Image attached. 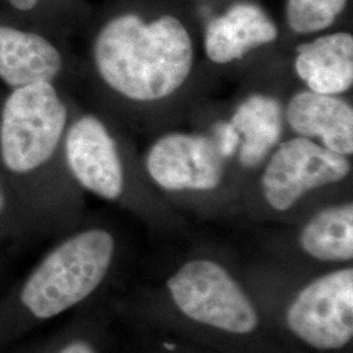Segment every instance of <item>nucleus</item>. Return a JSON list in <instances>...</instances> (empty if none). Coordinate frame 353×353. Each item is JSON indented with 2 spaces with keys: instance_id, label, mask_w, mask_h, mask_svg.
<instances>
[{
  "instance_id": "obj_17",
  "label": "nucleus",
  "mask_w": 353,
  "mask_h": 353,
  "mask_svg": "<svg viewBox=\"0 0 353 353\" xmlns=\"http://www.w3.org/2000/svg\"><path fill=\"white\" fill-rule=\"evenodd\" d=\"M59 353H96V351L89 345L88 343L76 341V343L67 345L63 351H61Z\"/></svg>"
},
{
  "instance_id": "obj_5",
  "label": "nucleus",
  "mask_w": 353,
  "mask_h": 353,
  "mask_svg": "<svg viewBox=\"0 0 353 353\" xmlns=\"http://www.w3.org/2000/svg\"><path fill=\"white\" fill-rule=\"evenodd\" d=\"M294 336L319 351H336L353 336V270L343 268L313 280L287 310Z\"/></svg>"
},
{
  "instance_id": "obj_10",
  "label": "nucleus",
  "mask_w": 353,
  "mask_h": 353,
  "mask_svg": "<svg viewBox=\"0 0 353 353\" xmlns=\"http://www.w3.org/2000/svg\"><path fill=\"white\" fill-rule=\"evenodd\" d=\"M278 38V28L258 6L239 3L207 26L204 49L210 61L228 64Z\"/></svg>"
},
{
  "instance_id": "obj_18",
  "label": "nucleus",
  "mask_w": 353,
  "mask_h": 353,
  "mask_svg": "<svg viewBox=\"0 0 353 353\" xmlns=\"http://www.w3.org/2000/svg\"><path fill=\"white\" fill-rule=\"evenodd\" d=\"M13 8L19 11H30L38 4V0H8Z\"/></svg>"
},
{
  "instance_id": "obj_14",
  "label": "nucleus",
  "mask_w": 353,
  "mask_h": 353,
  "mask_svg": "<svg viewBox=\"0 0 353 353\" xmlns=\"http://www.w3.org/2000/svg\"><path fill=\"white\" fill-rule=\"evenodd\" d=\"M300 245L303 252L318 261H352V203L332 205L314 214L303 225Z\"/></svg>"
},
{
  "instance_id": "obj_12",
  "label": "nucleus",
  "mask_w": 353,
  "mask_h": 353,
  "mask_svg": "<svg viewBox=\"0 0 353 353\" xmlns=\"http://www.w3.org/2000/svg\"><path fill=\"white\" fill-rule=\"evenodd\" d=\"M63 58L59 50L37 33L0 26V79L20 88L59 75Z\"/></svg>"
},
{
  "instance_id": "obj_2",
  "label": "nucleus",
  "mask_w": 353,
  "mask_h": 353,
  "mask_svg": "<svg viewBox=\"0 0 353 353\" xmlns=\"http://www.w3.org/2000/svg\"><path fill=\"white\" fill-rule=\"evenodd\" d=\"M113 236L90 229L64 241L45 258L21 293L37 318H51L87 299L101 283L113 259Z\"/></svg>"
},
{
  "instance_id": "obj_11",
  "label": "nucleus",
  "mask_w": 353,
  "mask_h": 353,
  "mask_svg": "<svg viewBox=\"0 0 353 353\" xmlns=\"http://www.w3.org/2000/svg\"><path fill=\"white\" fill-rule=\"evenodd\" d=\"M294 71L307 90L330 96L348 92L353 84L352 36L339 32L301 43Z\"/></svg>"
},
{
  "instance_id": "obj_4",
  "label": "nucleus",
  "mask_w": 353,
  "mask_h": 353,
  "mask_svg": "<svg viewBox=\"0 0 353 353\" xmlns=\"http://www.w3.org/2000/svg\"><path fill=\"white\" fill-rule=\"evenodd\" d=\"M173 303L185 316L210 327L232 334H250L258 313L227 270L214 261L195 259L168 280Z\"/></svg>"
},
{
  "instance_id": "obj_19",
  "label": "nucleus",
  "mask_w": 353,
  "mask_h": 353,
  "mask_svg": "<svg viewBox=\"0 0 353 353\" xmlns=\"http://www.w3.org/2000/svg\"><path fill=\"white\" fill-rule=\"evenodd\" d=\"M4 203H6V196H4V192H3V189H1V186H0V212H1L3 208H4Z\"/></svg>"
},
{
  "instance_id": "obj_9",
  "label": "nucleus",
  "mask_w": 353,
  "mask_h": 353,
  "mask_svg": "<svg viewBox=\"0 0 353 353\" xmlns=\"http://www.w3.org/2000/svg\"><path fill=\"white\" fill-rule=\"evenodd\" d=\"M285 118L297 137L318 139L325 148L345 157L352 154V106L339 96L299 92L288 102Z\"/></svg>"
},
{
  "instance_id": "obj_3",
  "label": "nucleus",
  "mask_w": 353,
  "mask_h": 353,
  "mask_svg": "<svg viewBox=\"0 0 353 353\" xmlns=\"http://www.w3.org/2000/svg\"><path fill=\"white\" fill-rule=\"evenodd\" d=\"M67 123V108L52 83L14 88L0 117V157L13 173H29L55 153Z\"/></svg>"
},
{
  "instance_id": "obj_8",
  "label": "nucleus",
  "mask_w": 353,
  "mask_h": 353,
  "mask_svg": "<svg viewBox=\"0 0 353 353\" xmlns=\"http://www.w3.org/2000/svg\"><path fill=\"white\" fill-rule=\"evenodd\" d=\"M65 160L76 181L108 201L121 196L125 185L123 166L109 130L97 117L84 115L68 128Z\"/></svg>"
},
{
  "instance_id": "obj_6",
  "label": "nucleus",
  "mask_w": 353,
  "mask_h": 353,
  "mask_svg": "<svg viewBox=\"0 0 353 353\" xmlns=\"http://www.w3.org/2000/svg\"><path fill=\"white\" fill-rule=\"evenodd\" d=\"M351 172L345 156L306 138H293L271 152L261 179L265 202L284 212L312 190L338 183Z\"/></svg>"
},
{
  "instance_id": "obj_13",
  "label": "nucleus",
  "mask_w": 353,
  "mask_h": 353,
  "mask_svg": "<svg viewBox=\"0 0 353 353\" xmlns=\"http://www.w3.org/2000/svg\"><path fill=\"white\" fill-rule=\"evenodd\" d=\"M240 137L239 160L245 168L261 164L279 144L284 113L275 99L252 94L241 102L229 121Z\"/></svg>"
},
{
  "instance_id": "obj_1",
  "label": "nucleus",
  "mask_w": 353,
  "mask_h": 353,
  "mask_svg": "<svg viewBox=\"0 0 353 353\" xmlns=\"http://www.w3.org/2000/svg\"><path fill=\"white\" fill-rule=\"evenodd\" d=\"M93 59L103 83L118 94L132 101H159L189 79L194 46L174 16L144 23L137 14H122L97 34Z\"/></svg>"
},
{
  "instance_id": "obj_15",
  "label": "nucleus",
  "mask_w": 353,
  "mask_h": 353,
  "mask_svg": "<svg viewBox=\"0 0 353 353\" xmlns=\"http://www.w3.org/2000/svg\"><path fill=\"white\" fill-rule=\"evenodd\" d=\"M347 0H288L287 21L299 34H312L332 26L345 8Z\"/></svg>"
},
{
  "instance_id": "obj_7",
  "label": "nucleus",
  "mask_w": 353,
  "mask_h": 353,
  "mask_svg": "<svg viewBox=\"0 0 353 353\" xmlns=\"http://www.w3.org/2000/svg\"><path fill=\"white\" fill-rule=\"evenodd\" d=\"M152 181L168 191H211L224 178L223 156L211 139L173 132L152 144L145 157Z\"/></svg>"
},
{
  "instance_id": "obj_16",
  "label": "nucleus",
  "mask_w": 353,
  "mask_h": 353,
  "mask_svg": "<svg viewBox=\"0 0 353 353\" xmlns=\"http://www.w3.org/2000/svg\"><path fill=\"white\" fill-rule=\"evenodd\" d=\"M216 137H217V143L214 144L217 151L220 152V154L223 156V159L230 157L239 150L240 137L237 131L230 125V122L220 123L216 127Z\"/></svg>"
}]
</instances>
